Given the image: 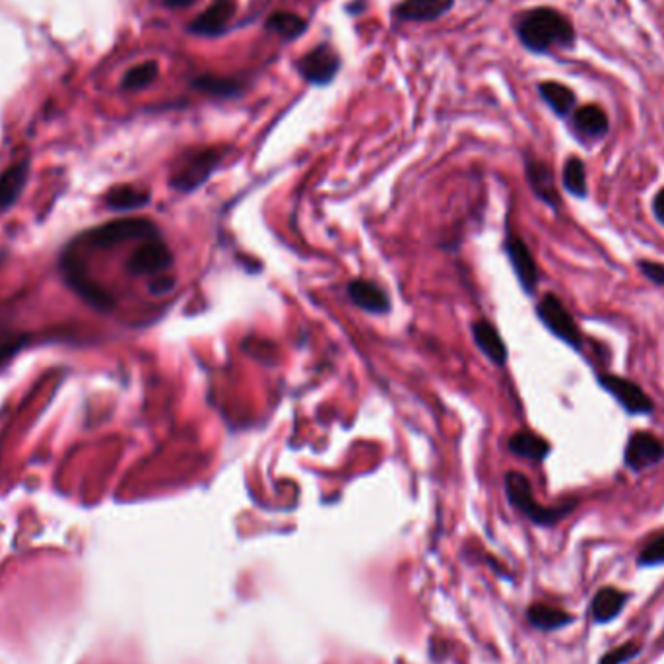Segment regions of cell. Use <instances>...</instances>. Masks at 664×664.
<instances>
[{
    "label": "cell",
    "mask_w": 664,
    "mask_h": 664,
    "mask_svg": "<svg viewBox=\"0 0 664 664\" xmlns=\"http://www.w3.org/2000/svg\"><path fill=\"white\" fill-rule=\"evenodd\" d=\"M519 40L534 53L548 51L550 47H568L575 41L571 22L552 8H534L521 18L517 26Z\"/></svg>",
    "instance_id": "obj_1"
},
{
    "label": "cell",
    "mask_w": 664,
    "mask_h": 664,
    "mask_svg": "<svg viewBox=\"0 0 664 664\" xmlns=\"http://www.w3.org/2000/svg\"><path fill=\"white\" fill-rule=\"evenodd\" d=\"M505 492L511 505L519 509L524 517H529L538 526H552L559 523L563 517L569 515L575 504H568L563 507H544L538 504L532 496V486L524 474L511 470L505 474Z\"/></svg>",
    "instance_id": "obj_2"
},
{
    "label": "cell",
    "mask_w": 664,
    "mask_h": 664,
    "mask_svg": "<svg viewBox=\"0 0 664 664\" xmlns=\"http://www.w3.org/2000/svg\"><path fill=\"white\" fill-rule=\"evenodd\" d=\"M222 148H198L183 154L171 173V186L179 193H191L210 179L223 159Z\"/></svg>",
    "instance_id": "obj_3"
},
{
    "label": "cell",
    "mask_w": 664,
    "mask_h": 664,
    "mask_svg": "<svg viewBox=\"0 0 664 664\" xmlns=\"http://www.w3.org/2000/svg\"><path fill=\"white\" fill-rule=\"evenodd\" d=\"M156 237H159V230L154 222L142 218H127L97 225V228L86 232L82 241L90 247L111 249L124 241H148L156 240Z\"/></svg>",
    "instance_id": "obj_4"
},
{
    "label": "cell",
    "mask_w": 664,
    "mask_h": 664,
    "mask_svg": "<svg viewBox=\"0 0 664 664\" xmlns=\"http://www.w3.org/2000/svg\"><path fill=\"white\" fill-rule=\"evenodd\" d=\"M60 272L65 282L72 287L77 296H80L86 304H90L94 309L111 311L115 307V297L107 290H104L96 280L90 278L82 260L70 253H65L60 259Z\"/></svg>",
    "instance_id": "obj_5"
},
{
    "label": "cell",
    "mask_w": 664,
    "mask_h": 664,
    "mask_svg": "<svg viewBox=\"0 0 664 664\" xmlns=\"http://www.w3.org/2000/svg\"><path fill=\"white\" fill-rule=\"evenodd\" d=\"M538 319L542 321L544 327L558 336L561 342L569 344L571 348L579 350L581 348V331L575 323L571 313L561 304V299L554 294H546L542 302L536 305Z\"/></svg>",
    "instance_id": "obj_6"
},
{
    "label": "cell",
    "mask_w": 664,
    "mask_h": 664,
    "mask_svg": "<svg viewBox=\"0 0 664 664\" xmlns=\"http://www.w3.org/2000/svg\"><path fill=\"white\" fill-rule=\"evenodd\" d=\"M173 265V255L169 247L156 237L144 241L124 262V268L132 277H146V274H161Z\"/></svg>",
    "instance_id": "obj_7"
},
{
    "label": "cell",
    "mask_w": 664,
    "mask_h": 664,
    "mask_svg": "<svg viewBox=\"0 0 664 664\" xmlns=\"http://www.w3.org/2000/svg\"><path fill=\"white\" fill-rule=\"evenodd\" d=\"M598 383L603 385L606 391L618 400V403L625 408V412L635 416H645L649 412H653V403L650 398L643 393V388L633 381H628L618 375H598Z\"/></svg>",
    "instance_id": "obj_8"
},
{
    "label": "cell",
    "mask_w": 664,
    "mask_h": 664,
    "mask_svg": "<svg viewBox=\"0 0 664 664\" xmlns=\"http://www.w3.org/2000/svg\"><path fill=\"white\" fill-rule=\"evenodd\" d=\"M338 68H341V59L331 45H319L297 60V70L302 77L311 82L324 86L334 80Z\"/></svg>",
    "instance_id": "obj_9"
},
{
    "label": "cell",
    "mask_w": 664,
    "mask_h": 664,
    "mask_svg": "<svg viewBox=\"0 0 664 664\" xmlns=\"http://www.w3.org/2000/svg\"><path fill=\"white\" fill-rule=\"evenodd\" d=\"M664 459V445L659 437L647 432H637L630 437L628 447H625V465L632 470L641 472L659 465Z\"/></svg>",
    "instance_id": "obj_10"
},
{
    "label": "cell",
    "mask_w": 664,
    "mask_h": 664,
    "mask_svg": "<svg viewBox=\"0 0 664 664\" xmlns=\"http://www.w3.org/2000/svg\"><path fill=\"white\" fill-rule=\"evenodd\" d=\"M505 250H507L511 267L513 270H515L517 278L523 286V290L526 294H532L536 290L538 278L541 277H538V267H536V260L531 253V249L526 247V243L521 240L519 235L509 233L507 241H505Z\"/></svg>",
    "instance_id": "obj_11"
},
{
    "label": "cell",
    "mask_w": 664,
    "mask_h": 664,
    "mask_svg": "<svg viewBox=\"0 0 664 664\" xmlns=\"http://www.w3.org/2000/svg\"><path fill=\"white\" fill-rule=\"evenodd\" d=\"M630 598L632 595L622 591L618 587H600L593 595L591 605H588V616H591L593 623L596 625L612 623L625 610Z\"/></svg>",
    "instance_id": "obj_12"
},
{
    "label": "cell",
    "mask_w": 664,
    "mask_h": 664,
    "mask_svg": "<svg viewBox=\"0 0 664 664\" xmlns=\"http://www.w3.org/2000/svg\"><path fill=\"white\" fill-rule=\"evenodd\" d=\"M235 14V3L233 0H214L203 14H198L193 23L189 26V30L196 35H205V37H214L225 32V28L230 26V22Z\"/></svg>",
    "instance_id": "obj_13"
},
{
    "label": "cell",
    "mask_w": 664,
    "mask_h": 664,
    "mask_svg": "<svg viewBox=\"0 0 664 664\" xmlns=\"http://www.w3.org/2000/svg\"><path fill=\"white\" fill-rule=\"evenodd\" d=\"M348 296L359 309L371 313V315H385V313L391 311V299H388L383 287L375 282L361 278L352 280L348 284Z\"/></svg>",
    "instance_id": "obj_14"
},
{
    "label": "cell",
    "mask_w": 664,
    "mask_h": 664,
    "mask_svg": "<svg viewBox=\"0 0 664 664\" xmlns=\"http://www.w3.org/2000/svg\"><path fill=\"white\" fill-rule=\"evenodd\" d=\"M455 0H405L395 8V14L410 22H432L445 16Z\"/></svg>",
    "instance_id": "obj_15"
},
{
    "label": "cell",
    "mask_w": 664,
    "mask_h": 664,
    "mask_svg": "<svg viewBox=\"0 0 664 664\" xmlns=\"http://www.w3.org/2000/svg\"><path fill=\"white\" fill-rule=\"evenodd\" d=\"M472 338L484 356L490 358L496 366H504L507 361V346L492 323L476 321L472 324Z\"/></svg>",
    "instance_id": "obj_16"
},
{
    "label": "cell",
    "mask_w": 664,
    "mask_h": 664,
    "mask_svg": "<svg viewBox=\"0 0 664 664\" xmlns=\"http://www.w3.org/2000/svg\"><path fill=\"white\" fill-rule=\"evenodd\" d=\"M526 618H529L532 628L541 630L544 633L563 630V628H568V625H571L575 622V616H573V614H569L568 610L558 608V606H550V605H542V603H536L529 610H526Z\"/></svg>",
    "instance_id": "obj_17"
},
{
    "label": "cell",
    "mask_w": 664,
    "mask_h": 664,
    "mask_svg": "<svg viewBox=\"0 0 664 664\" xmlns=\"http://www.w3.org/2000/svg\"><path fill=\"white\" fill-rule=\"evenodd\" d=\"M30 164L28 161H20V164L8 168L5 173H0V212L8 210L20 198L23 186L28 183Z\"/></svg>",
    "instance_id": "obj_18"
},
{
    "label": "cell",
    "mask_w": 664,
    "mask_h": 664,
    "mask_svg": "<svg viewBox=\"0 0 664 664\" xmlns=\"http://www.w3.org/2000/svg\"><path fill=\"white\" fill-rule=\"evenodd\" d=\"M526 177H529V183L538 198H542L544 203L550 206L559 205V196H558L556 183H554V173L544 164V161H538V159L529 161V164H526Z\"/></svg>",
    "instance_id": "obj_19"
},
{
    "label": "cell",
    "mask_w": 664,
    "mask_h": 664,
    "mask_svg": "<svg viewBox=\"0 0 664 664\" xmlns=\"http://www.w3.org/2000/svg\"><path fill=\"white\" fill-rule=\"evenodd\" d=\"M573 124L583 136L600 139L608 132V117L598 105H583L573 113Z\"/></svg>",
    "instance_id": "obj_20"
},
{
    "label": "cell",
    "mask_w": 664,
    "mask_h": 664,
    "mask_svg": "<svg viewBox=\"0 0 664 664\" xmlns=\"http://www.w3.org/2000/svg\"><path fill=\"white\" fill-rule=\"evenodd\" d=\"M509 450L513 455L531 459V460H544L550 453V445L542 437L531 432H519L511 435L509 440Z\"/></svg>",
    "instance_id": "obj_21"
},
{
    "label": "cell",
    "mask_w": 664,
    "mask_h": 664,
    "mask_svg": "<svg viewBox=\"0 0 664 664\" xmlns=\"http://www.w3.org/2000/svg\"><path fill=\"white\" fill-rule=\"evenodd\" d=\"M538 92H541L542 99L550 105V109H552L559 117L569 115L575 107V102H578V97H575V94L569 90V87L558 84V82H542L541 86H538Z\"/></svg>",
    "instance_id": "obj_22"
},
{
    "label": "cell",
    "mask_w": 664,
    "mask_h": 664,
    "mask_svg": "<svg viewBox=\"0 0 664 664\" xmlns=\"http://www.w3.org/2000/svg\"><path fill=\"white\" fill-rule=\"evenodd\" d=\"M150 203V193L148 191H141L136 186L131 185H121L111 189L105 205L109 210H136L142 208Z\"/></svg>",
    "instance_id": "obj_23"
},
{
    "label": "cell",
    "mask_w": 664,
    "mask_h": 664,
    "mask_svg": "<svg viewBox=\"0 0 664 664\" xmlns=\"http://www.w3.org/2000/svg\"><path fill=\"white\" fill-rule=\"evenodd\" d=\"M267 28L286 37V40H296L305 32L307 22L302 16L294 14V12H274L267 20Z\"/></svg>",
    "instance_id": "obj_24"
},
{
    "label": "cell",
    "mask_w": 664,
    "mask_h": 664,
    "mask_svg": "<svg viewBox=\"0 0 664 664\" xmlns=\"http://www.w3.org/2000/svg\"><path fill=\"white\" fill-rule=\"evenodd\" d=\"M563 186L573 196L583 198L587 195V173L579 158H569L563 166Z\"/></svg>",
    "instance_id": "obj_25"
},
{
    "label": "cell",
    "mask_w": 664,
    "mask_h": 664,
    "mask_svg": "<svg viewBox=\"0 0 664 664\" xmlns=\"http://www.w3.org/2000/svg\"><path fill=\"white\" fill-rule=\"evenodd\" d=\"M158 72H159L158 62H154V60L142 62V65L134 67L127 74H124L123 87H124V90H129V92H139V90H142V87L150 86L158 78Z\"/></svg>",
    "instance_id": "obj_26"
},
{
    "label": "cell",
    "mask_w": 664,
    "mask_h": 664,
    "mask_svg": "<svg viewBox=\"0 0 664 664\" xmlns=\"http://www.w3.org/2000/svg\"><path fill=\"white\" fill-rule=\"evenodd\" d=\"M660 566H664V532L650 538L637 554V568L653 569Z\"/></svg>",
    "instance_id": "obj_27"
},
{
    "label": "cell",
    "mask_w": 664,
    "mask_h": 664,
    "mask_svg": "<svg viewBox=\"0 0 664 664\" xmlns=\"http://www.w3.org/2000/svg\"><path fill=\"white\" fill-rule=\"evenodd\" d=\"M195 86L200 92L218 96V97H232L240 94V84L230 78H218V77H200L195 80Z\"/></svg>",
    "instance_id": "obj_28"
},
{
    "label": "cell",
    "mask_w": 664,
    "mask_h": 664,
    "mask_svg": "<svg viewBox=\"0 0 664 664\" xmlns=\"http://www.w3.org/2000/svg\"><path fill=\"white\" fill-rule=\"evenodd\" d=\"M643 647L635 643V641H628L620 647L610 649L608 653H605L603 657L598 659V664H628L630 660H633L635 657L641 655Z\"/></svg>",
    "instance_id": "obj_29"
},
{
    "label": "cell",
    "mask_w": 664,
    "mask_h": 664,
    "mask_svg": "<svg viewBox=\"0 0 664 664\" xmlns=\"http://www.w3.org/2000/svg\"><path fill=\"white\" fill-rule=\"evenodd\" d=\"M28 342H30V336H14V338H8V341L0 342V368L6 366V363L14 358Z\"/></svg>",
    "instance_id": "obj_30"
},
{
    "label": "cell",
    "mask_w": 664,
    "mask_h": 664,
    "mask_svg": "<svg viewBox=\"0 0 664 664\" xmlns=\"http://www.w3.org/2000/svg\"><path fill=\"white\" fill-rule=\"evenodd\" d=\"M637 267H639V270H641L650 282L657 284V286H664V265H662V262L639 260Z\"/></svg>",
    "instance_id": "obj_31"
},
{
    "label": "cell",
    "mask_w": 664,
    "mask_h": 664,
    "mask_svg": "<svg viewBox=\"0 0 664 664\" xmlns=\"http://www.w3.org/2000/svg\"><path fill=\"white\" fill-rule=\"evenodd\" d=\"M173 287H175V278L173 277H164V274L158 277L156 280L150 282V292H152L154 296H164V294L171 292Z\"/></svg>",
    "instance_id": "obj_32"
},
{
    "label": "cell",
    "mask_w": 664,
    "mask_h": 664,
    "mask_svg": "<svg viewBox=\"0 0 664 664\" xmlns=\"http://www.w3.org/2000/svg\"><path fill=\"white\" fill-rule=\"evenodd\" d=\"M653 212H655L657 220L664 225V189H660L653 200Z\"/></svg>",
    "instance_id": "obj_33"
},
{
    "label": "cell",
    "mask_w": 664,
    "mask_h": 664,
    "mask_svg": "<svg viewBox=\"0 0 664 664\" xmlns=\"http://www.w3.org/2000/svg\"><path fill=\"white\" fill-rule=\"evenodd\" d=\"M164 3L169 8H186V6H191L195 0H164Z\"/></svg>",
    "instance_id": "obj_34"
}]
</instances>
